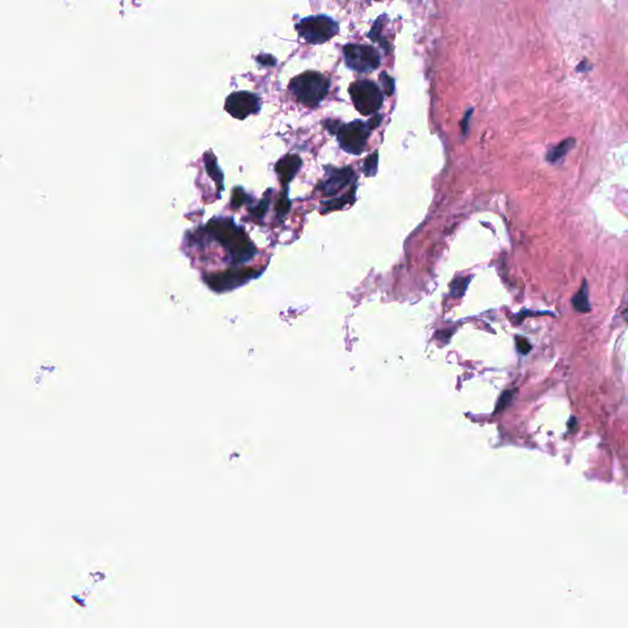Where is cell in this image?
I'll use <instances>...</instances> for the list:
<instances>
[{"label": "cell", "instance_id": "9", "mask_svg": "<svg viewBox=\"0 0 628 628\" xmlns=\"http://www.w3.org/2000/svg\"><path fill=\"white\" fill-rule=\"evenodd\" d=\"M299 167H301V159L297 155H288L283 157L281 160H278L276 164L275 170L278 172V178L283 182V185H288L291 180H294L295 175H297Z\"/></svg>", "mask_w": 628, "mask_h": 628}, {"label": "cell", "instance_id": "1", "mask_svg": "<svg viewBox=\"0 0 628 628\" xmlns=\"http://www.w3.org/2000/svg\"><path fill=\"white\" fill-rule=\"evenodd\" d=\"M330 80L320 72H306L292 79L290 91L299 103L314 109L329 93Z\"/></svg>", "mask_w": 628, "mask_h": 628}, {"label": "cell", "instance_id": "4", "mask_svg": "<svg viewBox=\"0 0 628 628\" xmlns=\"http://www.w3.org/2000/svg\"><path fill=\"white\" fill-rule=\"evenodd\" d=\"M349 91L355 109L363 116L376 113L383 104L381 88L370 80H359L351 84Z\"/></svg>", "mask_w": 628, "mask_h": 628}, {"label": "cell", "instance_id": "2", "mask_svg": "<svg viewBox=\"0 0 628 628\" xmlns=\"http://www.w3.org/2000/svg\"><path fill=\"white\" fill-rule=\"evenodd\" d=\"M209 225L212 227L210 233L231 252L235 262H246L254 256V246L249 242L247 235L242 230H238L233 222L222 220L210 222Z\"/></svg>", "mask_w": 628, "mask_h": 628}, {"label": "cell", "instance_id": "12", "mask_svg": "<svg viewBox=\"0 0 628 628\" xmlns=\"http://www.w3.org/2000/svg\"><path fill=\"white\" fill-rule=\"evenodd\" d=\"M354 196H355V188H352L347 194L341 196L339 199H334V201H330L329 203H327V205H325L324 207V212L336 210V209H343L346 204H349L351 201H354Z\"/></svg>", "mask_w": 628, "mask_h": 628}, {"label": "cell", "instance_id": "17", "mask_svg": "<svg viewBox=\"0 0 628 628\" xmlns=\"http://www.w3.org/2000/svg\"><path fill=\"white\" fill-rule=\"evenodd\" d=\"M510 391H507V393H505V394H503V397H502V399H501L500 400V407H499V410H500V409H503V407H505V405H507V404L510 402L512 394H510Z\"/></svg>", "mask_w": 628, "mask_h": 628}, {"label": "cell", "instance_id": "16", "mask_svg": "<svg viewBox=\"0 0 628 628\" xmlns=\"http://www.w3.org/2000/svg\"><path fill=\"white\" fill-rule=\"evenodd\" d=\"M290 207V201L288 194H283V198L278 201V210L281 214H286Z\"/></svg>", "mask_w": 628, "mask_h": 628}, {"label": "cell", "instance_id": "5", "mask_svg": "<svg viewBox=\"0 0 628 628\" xmlns=\"http://www.w3.org/2000/svg\"><path fill=\"white\" fill-rule=\"evenodd\" d=\"M344 57L346 65L356 72H373L381 65V57L376 48L365 45H346Z\"/></svg>", "mask_w": 628, "mask_h": 628}, {"label": "cell", "instance_id": "19", "mask_svg": "<svg viewBox=\"0 0 628 628\" xmlns=\"http://www.w3.org/2000/svg\"><path fill=\"white\" fill-rule=\"evenodd\" d=\"M626 320H627V322H628V307H627V311H626Z\"/></svg>", "mask_w": 628, "mask_h": 628}, {"label": "cell", "instance_id": "3", "mask_svg": "<svg viewBox=\"0 0 628 628\" xmlns=\"http://www.w3.org/2000/svg\"><path fill=\"white\" fill-rule=\"evenodd\" d=\"M299 36L311 45H322L338 35L339 25L331 17L309 16L296 25Z\"/></svg>", "mask_w": 628, "mask_h": 628}, {"label": "cell", "instance_id": "10", "mask_svg": "<svg viewBox=\"0 0 628 628\" xmlns=\"http://www.w3.org/2000/svg\"><path fill=\"white\" fill-rule=\"evenodd\" d=\"M574 144H576V140L572 139V138L563 140L560 144L556 145V146H554V148L549 150L546 159H547L549 162L555 164L557 161L561 160L562 157H565V156L573 149Z\"/></svg>", "mask_w": 628, "mask_h": 628}, {"label": "cell", "instance_id": "14", "mask_svg": "<svg viewBox=\"0 0 628 628\" xmlns=\"http://www.w3.org/2000/svg\"><path fill=\"white\" fill-rule=\"evenodd\" d=\"M381 83L383 84V88L386 95L391 96L394 93V80L389 75H386V72H382Z\"/></svg>", "mask_w": 628, "mask_h": 628}, {"label": "cell", "instance_id": "6", "mask_svg": "<svg viewBox=\"0 0 628 628\" xmlns=\"http://www.w3.org/2000/svg\"><path fill=\"white\" fill-rule=\"evenodd\" d=\"M370 130H371L370 125L361 120L340 125L336 132L340 146L349 154H361L365 150L367 140L370 136Z\"/></svg>", "mask_w": 628, "mask_h": 628}, {"label": "cell", "instance_id": "7", "mask_svg": "<svg viewBox=\"0 0 628 628\" xmlns=\"http://www.w3.org/2000/svg\"><path fill=\"white\" fill-rule=\"evenodd\" d=\"M225 109L231 114L232 117L237 119H244L251 114L256 113L260 109L259 98L249 93H232L227 98Z\"/></svg>", "mask_w": 628, "mask_h": 628}, {"label": "cell", "instance_id": "8", "mask_svg": "<svg viewBox=\"0 0 628 628\" xmlns=\"http://www.w3.org/2000/svg\"><path fill=\"white\" fill-rule=\"evenodd\" d=\"M354 178L355 175L350 167L333 171L329 177L324 180V183L320 186V191H323L324 196H334L349 186Z\"/></svg>", "mask_w": 628, "mask_h": 628}, {"label": "cell", "instance_id": "11", "mask_svg": "<svg viewBox=\"0 0 628 628\" xmlns=\"http://www.w3.org/2000/svg\"><path fill=\"white\" fill-rule=\"evenodd\" d=\"M588 285L586 281L583 283L582 288L579 289L577 294L573 296L572 299V304L577 312L581 313H588L590 311V304H589V296H588Z\"/></svg>", "mask_w": 628, "mask_h": 628}, {"label": "cell", "instance_id": "18", "mask_svg": "<svg viewBox=\"0 0 628 628\" xmlns=\"http://www.w3.org/2000/svg\"><path fill=\"white\" fill-rule=\"evenodd\" d=\"M381 116H376V117H373V118L371 119V122L368 123L370 128H376L377 125H378V124H379V122H381Z\"/></svg>", "mask_w": 628, "mask_h": 628}, {"label": "cell", "instance_id": "13", "mask_svg": "<svg viewBox=\"0 0 628 628\" xmlns=\"http://www.w3.org/2000/svg\"><path fill=\"white\" fill-rule=\"evenodd\" d=\"M377 167H378V152H373L370 155L365 162V173L368 177L376 175Z\"/></svg>", "mask_w": 628, "mask_h": 628}, {"label": "cell", "instance_id": "15", "mask_svg": "<svg viewBox=\"0 0 628 628\" xmlns=\"http://www.w3.org/2000/svg\"><path fill=\"white\" fill-rule=\"evenodd\" d=\"M515 341H517V347H518V350H519V352H521L523 355H526V354L531 350V343H529L528 340L524 339V338H519V336H518Z\"/></svg>", "mask_w": 628, "mask_h": 628}]
</instances>
